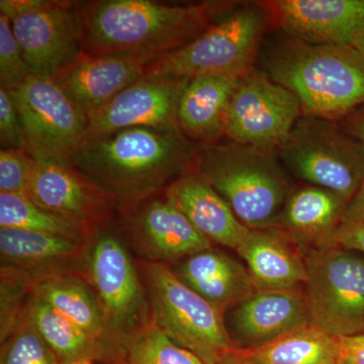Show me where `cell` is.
<instances>
[{
  "mask_svg": "<svg viewBox=\"0 0 364 364\" xmlns=\"http://www.w3.org/2000/svg\"><path fill=\"white\" fill-rule=\"evenodd\" d=\"M226 2L164 4L152 0L76 2L81 49L92 55H140L155 60L181 49L230 9Z\"/></svg>",
  "mask_w": 364,
  "mask_h": 364,
  "instance_id": "cell-2",
  "label": "cell"
},
{
  "mask_svg": "<svg viewBox=\"0 0 364 364\" xmlns=\"http://www.w3.org/2000/svg\"><path fill=\"white\" fill-rule=\"evenodd\" d=\"M268 21L265 4H242L188 45L153 61L147 73L182 79L208 74L244 75L253 69Z\"/></svg>",
  "mask_w": 364,
  "mask_h": 364,
  "instance_id": "cell-5",
  "label": "cell"
},
{
  "mask_svg": "<svg viewBox=\"0 0 364 364\" xmlns=\"http://www.w3.org/2000/svg\"><path fill=\"white\" fill-rule=\"evenodd\" d=\"M20 114L25 150L36 160L72 163L88 139V117L50 76L31 73L9 91Z\"/></svg>",
  "mask_w": 364,
  "mask_h": 364,
  "instance_id": "cell-9",
  "label": "cell"
},
{
  "mask_svg": "<svg viewBox=\"0 0 364 364\" xmlns=\"http://www.w3.org/2000/svg\"><path fill=\"white\" fill-rule=\"evenodd\" d=\"M32 73L54 75L81 49L76 1L0 0Z\"/></svg>",
  "mask_w": 364,
  "mask_h": 364,
  "instance_id": "cell-11",
  "label": "cell"
},
{
  "mask_svg": "<svg viewBox=\"0 0 364 364\" xmlns=\"http://www.w3.org/2000/svg\"><path fill=\"white\" fill-rule=\"evenodd\" d=\"M124 228L149 262L167 264L212 249L203 236L163 196H153L121 210Z\"/></svg>",
  "mask_w": 364,
  "mask_h": 364,
  "instance_id": "cell-15",
  "label": "cell"
},
{
  "mask_svg": "<svg viewBox=\"0 0 364 364\" xmlns=\"http://www.w3.org/2000/svg\"><path fill=\"white\" fill-rule=\"evenodd\" d=\"M263 67L296 95L306 116L337 123L364 105V55L353 46L306 44L286 36Z\"/></svg>",
  "mask_w": 364,
  "mask_h": 364,
  "instance_id": "cell-3",
  "label": "cell"
},
{
  "mask_svg": "<svg viewBox=\"0 0 364 364\" xmlns=\"http://www.w3.org/2000/svg\"><path fill=\"white\" fill-rule=\"evenodd\" d=\"M299 242L280 228L250 230L236 251L258 289H296L308 279V260Z\"/></svg>",
  "mask_w": 364,
  "mask_h": 364,
  "instance_id": "cell-20",
  "label": "cell"
},
{
  "mask_svg": "<svg viewBox=\"0 0 364 364\" xmlns=\"http://www.w3.org/2000/svg\"><path fill=\"white\" fill-rule=\"evenodd\" d=\"M105 361L112 364H205L179 346L150 321L107 349Z\"/></svg>",
  "mask_w": 364,
  "mask_h": 364,
  "instance_id": "cell-28",
  "label": "cell"
},
{
  "mask_svg": "<svg viewBox=\"0 0 364 364\" xmlns=\"http://www.w3.org/2000/svg\"><path fill=\"white\" fill-rule=\"evenodd\" d=\"M21 318L28 321L54 352L60 364L104 360V347L82 329L30 294Z\"/></svg>",
  "mask_w": 364,
  "mask_h": 364,
  "instance_id": "cell-27",
  "label": "cell"
},
{
  "mask_svg": "<svg viewBox=\"0 0 364 364\" xmlns=\"http://www.w3.org/2000/svg\"><path fill=\"white\" fill-rule=\"evenodd\" d=\"M193 169L249 229L277 226L291 191L277 150L219 141L200 147Z\"/></svg>",
  "mask_w": 364,
  "mask_h": 364,
  "instance_id": "cell-4",
  "label": "cell"
},
{
  "mask_svg": "<svg viewBox=\"0 0 364 364\" xmlns=\"http://www.w3.org/2000/svg\"><path fill=\"white\" fill-rule=\"evenodd\" d=\"M0 364H60L54 352L28 321L21 318L1 341Z\"/></svg>",
  "mask_w": 364,
  "mask_h": 364,
  "instance_id": "cell-30",
  "label": "cell"
},
{
  "mask_svg": "<svg viewBox=\"0 0 364 364\" xmlns=\"http://www.w3.org/2000/svg\"><path fill=\"white\" fill-rule=\"evenodd\" d=\"M353 47H355L358 51H360L364 55V26L361 32L359 33L358 37L356 38Z\"/></svg>",
  "mask_w": 364,
  "mask_h": 364,
  "instance_id": "cell-39",
  "label": "cell"
},
{
  "mask_svg": "<svg viewBox=\"0 0 364 364\" xmlns=\"http://www.w3.org/2000/svg\"><path fill=\"white\" fill-rule=\"evenodd\" d=\"M200 147L178 129L139 127L90 136L72 164L121 212L159 195L193 170Z\"/></svg>",
  "mask_w": 364,
  "mask_h": 364,
  "instance_id": "cell-1",
  "label": "cell"
},
{
  "mask_svg": "<svg viewBox=\"0 0 364 364\" xmlns=\"http://www.w3.org/2000/svg\"><path fill=\"white\" fill-rule=\"evenodd\" d=\"M303 114L291 90L253 68L241 76L235 88L225 136L239 145L277 150Z\"/></svg>",
  "mask_w": 364,
  "mask_h": 364,
  "instance_id": "cell-12",
  "label": "cell"
},
{
  "mask_svg": "<svg viewBox=\"0 0 364 364\" xmlns=\"http://www.w3.org/2000/svg\"><path fill=\"white\" fill-rule=\"evenodd\" d=\"M364 223V181L353 198L347 203L340 224Z\"/></svg>",
  "mask_w": 364,
  "mask_h": 364,
  "instance_id": "cell-36",
  "label": "cell"
},
{
  "mask_svg": "<svg viewBox=\"0 0 364 364\" xmlns=\"http://www.w3.org/2000/svg\"><path fill=\"white\" fill-rule=\"evenodd\" d=\"M26 196L39 207L97 230L112 221L116 203L72 163L36 160Z\"/></svg>",
  "mask_w": 364,
  "mask_h": 364,
  "instance_id": "cell-13",
  "label": "cell"
},
{
  "mask_svg": "<svg viewBox=\"0 0 364 364\" xmlns=\"http://www.w3.org/2000/svg\"><path fill=\"white\" fill-rule=\"evenodd\" d=\"M163 196L210 242L237 250L250 232L195 169L170 183Z\"/></svg>",
  "mask_w": 364,
  "mask_h": 364,
  "instance_id": "cell-19",
  "label": "cell"
},
{
  "mask_svg": "<svg viewBox=\"0 0 364 364\" xmlns=\"http://www.w3.org/2000/svg\"><path fill=\"white\" fill-rule=\"evenodd\" d=\"M233 352L255 364H340L336 337L314 324L304 326L267 343L234 347Z\"/></svg>",
  "mask_w": 364,
  "mask_h": 364,
  "instance_id": "cell-26",
  "label": "cell"
},
{
  "mask_svg": "<svg viewBox=\"0 0 364 364\" xmlns=\"http://www.w3.org/2000/svg\"><path fill=\"white\" fill-rule=\"evenodd\" d=\"M0 144L1 149L25 150L20 114L11 92L4 87H0Z\"/></svg>",
  "mask_w": 364,
  "mask_h": 364,
  "instance_id": "cell-33",
  "label": "cell"
},
{
  "mask_svg": "<svg viewBox=\"0 0 364 364\" xmlns=\"http://www.w3.org/2000/svg\"><path fill=\"white\" fill-rule=\"evenodd\" d=\"M25 277L32 296L42 299L78 326L91 338L100 342L105 351L107 329L104 311L86 277L69 272Z\"/></svg>",
  "mask_w": 364,
  "mask_h": 364,
  "instance_id": "cell-23",
  "label": "cell"
},
{
  "mask_svg": "<svg viewBox=\"0 0 364 364\" xmlns=\"http://www.w3.org/2000/svg\"><path fill=\"white\" fill-rule=\"evenodd\" d=\"M74 364H93V361L92 360H82V361H79V363H74Z\"/></svg>",
  "mask_w": 364,
  "mask_h": 364,
  "instance_id": "cell-40",
  "label": "cell"
},
{
  "mask_svg": "<svg viewBox=\"0 0 364 364\" xmlns=\"http://www.w3.org/2000/svg\"><path fill=\"white\" fill-rule=\"evenodd\" d=\"M240 78L231 74H208L189 79L177 109V124L186 138L202 146L221 141L230 102Z\"/></svg>",
  "mask_w": 364,
  "mask_h": 364,
  "instance_id": "cell-21",
  "label": "cell"
},
{
  "mask_svg": "<svg viewBox=\"0 0 364 364\" xmlns=\"http://www.w3.org/2000/svg\"><path fill=\"white\" fill-rule=\"evenodd\" d=\"M217 364H255L252 363H249V361L244 360L237 356L236 354L234 353L233 349L228 351L226 355L224 356Z\"/></svg>",
  "mask_w": 364,
  "mask_h": 364,
  "instance_id": "cell-38",
  "label": "cell"
},
{
  "mask_svg": "<svg viewBox=\"0 0 364 364\" xmlns=\"http://www.w3.org/2000/svg\"><path fill=\"white\" fill-rule=\"evenodd\" d=\"M144 279L155 324L205 364H217L237 347L222 310L189 289L168 264L148 262Z\"/></svg>",
  "mask_w": 364,
  "mask_h": 364,
  "instance_id": "cell-6",
  "label": "cell"
},
{
  "mask_svg": "<svg viewBox=\"0 0 364 364\" xmlns=\"http://www.w3.org/2000/svg\"><path fill=\"white\" fill-rule=\"evenodd\" d=\"M189 79L147 73L88 117V138L124 129H178L179 100Z\"/></svg>",
  "mask_w": 364,
  "mask_h": 364,
  "instance_id": "cell-14",
  "label": "cell"
},
{
  "mask_svg": "<svg viewBox=\"0 0 364 364\" xmlns=\"http://www.w3.org/2000/svg\"><path fill=\"white\" fill-rule=\"evenodd\" d=\"M306 260L312 324L336 338L363 333L364 257L347 249L317 246Z\"/></svg>",
  "mask_w": 364,
  "mask_h": 364,
  "instance_id": "cell-10",
  "label": "cell"
},
{
  "mask_svg": "<svg viewBox=\"0 0 364 364\" xmlns=\"http://www.w3.org/2000/svg\"><path fill=\"white\" fill-rule=\"evenodd\" d=\"M36 159L23 149L0 151V193L26 195Z\"/></svg>",
  "mask_w": 364,
  "mask_h": 364,
  "instance_id": "cell-32",
  "label": "cell"
},
{
  "mask_svg": "<svg viewBox=\"0 0 364 364\" xmlns=\"http://www.w3.org/2000/svg\"><path fill=\"white\" fill-rule=\"evenodd\" d=\"M228 331L246 344L267 343L312 324L306 291L289 289H258L235 306L230 313Z\"/></svg>",
  "mask_w": 364,
  "mask_h": 364,
  "instance_id": "cell-18",
  "label": "cell"
},
{
  "mask_svg": "<svg viewBox=\"0 0 364 364\" xmlns=\"http://www.w3.org/2000/svg\"><path fill=\"white\" fill-rule=\"evenodd\" d=\"M337 343L340 364H364V332L339 337Z\"/></svg>",
  "mask_w": 364,
  "mask_h": 364,
  "instance_id": "cell-35",
  "label": "cell"
},
{
  "mask_svg": "<svg viewBox=\"0 0 364 364\" xmlns=\"http://www.w3.org/2000/svg\"><path fill=\"white\" fill-rule=\"evenodd\" d=\"M109 224L95 230L86 254V279L97 294L107 324L105 352L152 320L147 291L126 244Z\"/></svg>",
  "mask_w": 364,
  "mask_h": 364,
  "instance_id": "cell-8",
  "label": "cell"
},
{
  "mask_svg": "<svg viewBox=\"0 0 364 364\" xmlns=\"http://www.w3.org/2000/svg\"><path fill=\"white\" fill-rule=\"evenodd\" d=\"M0 228L90 242L95 230L39 207L26 195L0 193Z\"/></svg>",
  "mask_w": 364,
  "mask_h": 364,
  "instance_id": "cell-29",
  "label": "cell"
},
{
  "mask_svg": "<svg viewBox=\"0 0 364 364\" xmlns=\"http://www.w3.org/2000/svg\"><path fill=\"white\" fill-rule=\"evenodd\" d=\"M347 203L348 200L328 189L304 186L291 191L277 227L299 241L318 245L339 226Z\"/></svg>",
  "mask_w": 364,
  "mask_h": 364,
  "instance_id": "cell-25",
  "label": "cell"
},
{
  "mask_svg": "<svg viewBox=\"0 0 364 364\" xmlns=\"http://www.w3.org/2000/svg\"><path fill=\"white\" fill-rule=\"evenodd\" d=\"M172 270L186 286L223 312L258 291L247 267L213 248L189 256Z\"/></svg>",
  "mask_w": 364,
  "mask_h": 364,
  "instance_id": "cell-22",
  "label": "cell"
},
{
  "mask_svg": "<svg viewBox=\"0 0 364 364\" xmlns=\"http://www.w3.org/2000/svg\"><path fill=\"white\" fill-rule=\"evenodd\" d=\"M287 37L312 45L353 46L364 0H275L265 4Z\"/></svg>",
  "mask_w": 364,
  "mask_h": 364,
  "instance_id": "cell-17",
  "label": "cell"
},
{
  "mask_svg": "<svg viewBox=\"0 0 364 364\" xmlns=\"http://www.w3.org/2000/svg\"><path fill=\"white\" fill-rule=\"evenodd\" d=\"M317 246L343 248L364 255V223L340 224Z\"/></svg>",
  "mask_w": 364,
  "mask_h": 364,
  "instance_id": "cell-34",
  "label": "cell"
},
{
  "mask_svg": "<svg viewBox=\"0 0 364 364\" xmlns=\"http://www.w3.org/2000/svg\"><path fill=\"white\" fill-rule=\"evenodd\" d=\"M299 179L350 200L364 181V146L335 122L303 114L277 148Z\"/></svg>",
  "mask_w": 364,
  "mask_h": 364,
  "instance_id": "cell-7",
  "label": "cell"
},
{
  "mask_svg": "<svg viewBox=\"0 0 364 364\" xmlns=\"http://www.w3.org/2000/svg\"><path fill=\"white\" fill-rule=\"evenodd\" d=\"M90 242L0 228L1 268L26 277L67 272L64 265L82 256Z\"/></svg>",
  "mask_w": 364,
  "mask_h": 364,
  "instance_id": "cell-24",
  "label": "cell"
},
{
  "mask_svg": "<svg viewBox=\"0 0 364 364\" xmlns=\"http://www.w3.org/2000/svg\"><path fill=\"white\" fill-rule=\"evenodd\" d=\"M31 73L9 18L0 13V87L14 90Z\"/></svg>",
  "mask_w": 364,
  "mask_h": 364,
  "instance_id": "cell-31",
  "label": "cell"
},
{
  "mask_svg": "<svg viewBox=\"0 0 364 364\" xmlns=\"http://www.w3.org/2000/svg\"><path fill=\"white\" fill-rule=\"evenodd\" d=\"M340 128L364 146V105L339 121Z\"/></svg>",
  "mask_w": 364,
  "mask_h": 364,
  "instance_id": "cell-37",
  "label": "cell"
},
{
  "mask_svg": "<svg viewBox=\"0 0 364 364\" xmlns=\"http://www.w3.org/2000/svg\"><path fill=\"white\" fill-rule=\"evenodd\" d=\"M150 64V59L140 55L81 51L51 77L90 117L143 77Z\"/></svg>",
  "mask_w": 364,
  "mask_h": 364,
  "instance_id": "cell-16",
  "label": "cell"
}]
</instances>
